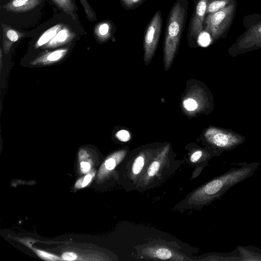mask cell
<instances>
[{
  "instance_id": "obj_1",
  "label": "cell",
  "mask_w": 261,
  "mask_h": 261,
  "mask_svg": "<svg viewBox=\"0 0 261 261\" xmlns=\"http://www.w3.org/2000/svg\"><path fill=\"white\" fill-rule=\"evenodd\" d=\"M260 164L258 162L239 163L238 167H231L194 189L173 209L181 213L188 210H201L213 201L220 200L230 188L252 176Z\"/></svg>"
},
{
  "instance_id": "obj_2",
  "label": "cell",
  "mask_w": 261,
  "mask_h": 261,
  "mask_svg": "<svg viewBox=\"0 0 261 261\" xmlns=\"http://www.w3.org/2000/svg\"><path fill=\"white\" fill-rule=\"evenodd\" d=\"M170 152V144L153 151L144 165L136 191L143 192L161 185L180 167L182 162L175 161Z\"/></svg>"
},
{
  "instance_id": "obj_3",
  "label": "cell",
  "mask_w": 261,
  "mask_h": 261,
  "mask_svg": "<svg viewBox=\"0 0 261 261\" xmlns=\"http://www.w3.org/2000/svg\"><path fill=\"white\" fill-rule=\"evenodd\" d=\"M188 0H177L168 15L164 43L165 70L169 69L177 51L187 16Z\"/></svg>"
},
{
  "instance_id": "obj_4",
  "label": "cell",
  "mask_w": 261,
  "mask_h": 261,
  "mask_svg": "<svg viewBox=\"0 0 261 261\" xmlns=\"http://www.w3.org/2000/svg\"><path fill=\"white\" fill-rule=\"evenodd\" d=\"M203 138L210 148L221 154L235 149L246 141L242 135L229 129L216 126L207 128Z\"/></svg>"
},
{
  "instance_id": "obj_5",
  "label": "cell",
  "mask_w": 261,
  "mask_h": 261,
  "mask_svg": "<svg viewBox=\"0 0 261 261\" xmlns=\"http://www.w3.org/2000/svg\"><path fill=\"white\" fill-rule=\"evenodd\" d=\"M138 256L142 258L165 260H193L179 251L174 245L166 242L153 241L135 247Z\"/></svg>"
},
{
  "instance_id": "obj_6",
  "label": "cell",
  "mask_w": 261,
  "mask_h": 261,
  "mask_svg": "<svg viewBox=\"0 0 261 261\" xmlns=\"http://www.w3.org/2000/svg\"><path fill=\"white\" fill-rule=\"evenodd\" d=\"M235 4L232 2L223 9L207 14L204 20V29L213 40L219 39L230 25L234 14Z\"/></svg>"
},
{
  "instance_id": "obj_7",
  "label": "cell",
  "mask_w": 261,
  "mask_h": 261,
  "mask_svg": "<svg viewBox=\"0 0 261 261\" xmlns=\"http://www.w3.org/2000/svg\"><path fill=\"white\" fill-rule=\"evenodd\" d=\"M162 27L161 12L157 11L146 28L144 39V61L148 64L155 53Z\"/></svg>"
},
{
  "instance_id": "obj_8",
  "label": "cell",
  "mask_w": 261,
  "mask_h": 261,
  "mask_svg": "<svg viewBox=\"0 0 261 261\" xmlns=\"http://www.w3.org/2000/svg\"><path fill=\"white\" fill-rule=\"evenodd\" d=\"M261 48V22L251 27L228 49L231 57Z\"/></svg>"
},
{
  "instance_id": "obj_9",
  "label": "cell",
  "mask_w": 261,
  "mask_h": 261,
  "mask_svg": "<svg viewBox=\"0 0 261 261\" xmlns=\"http://www.w3.org/2000/svg\"><path fill=\"white\" fill-rule=\"evenodd\" d=\"M221 154L211 148L207 149L198 148L192 151L189 157L188 163L195 167L192 174L193 178L198 176L203 168L208 164L210 160Z\"/></svg>"
},
{
  "instance_id": "obj_10",
  "label": "cell",
  "mask_w": 261,
  "mask_h": 261,
  "mask_svg": "<svg viewBox=\"0 0 261 261\" xmlns=\"http://www.w3.org/2000/svg\"><path fill=\"white\" fill-rule=\"evenodd\" d=\"M128 153L127 149H121L117 150L105 160L102 164L98 174L99 179H103L115 172V170L116 167L124 160Z\"/></svg>"
},
{
  "instance_id": "obj_11",
  "label": "cell",
  "mask_w": 261,
  "mask_h": 261,
  "mask_svg": "<svg viewBox=\"0 0 261 261\" xmlns=\"http://www.w3.org/2000/svg\"><path fill=\"white\" fill-rule=\"evenodd\" d=\"M208 0H198L189 25V36L196 39L203 30Z\"/></svg>"
},
{
  "instance_id": "obj_12",
  "label": "cell",
  "mask_w": 261,
  "mask_h": 261,
  "mask_svg": "<svg viewBox=\"0 0 261 261\" xmlns=\"http://www.w3.org/2000/svg\"><path fill=\"white\" fill-rule=\"evenodd\" d=\"M42 0H11L3 6V8L10 12L21 13L30 11L41 2Z\"/></svg>"
},
{
  "instance_id": "obj_13",
  "label": "cell",
  "mask_w": 261,
  "mask_h": 261,
  "mask_svg": "<svg viewBox=\"0 0 261 261\" xmlns=\"http://www.w3.org/2000/svg\"><path fill=\"white\" fill-rule=\"evenodd\" d=\"M67 48H62L42 55L30 62L32 65H46L58 62L67 54Z\"/></svg>"
},
{
  "instance_id": "obj_14",
  "label": "cell",
  "mask_w": 261,
  "mask_h": 261,
  "mask_svg": "<svg viewBox=\"0 0 261 261\" xmlns=\"http://www.w3.org/2000/svg\"><path fill=\"white\" fill-rule=\"evenodd\" d=\"M201 260L212 261H241V256L238 249L228 253L211 252L203 255L199 259Z\"/></svg>"
},
{
  "instance_id": "obj_15",
  "label": "cell",
  "mask_w": 261,
  "mask_h": 261,
  "mask_svg": "<svg viewBox=\"0 0 261 261\" xmlns=\"http://www.w3.org/2000/svg\"><path fill=\"white\" fill-rule=\"evenodd\" d=\"M3 31V46L6 54L9 53L12 44L25 34L17 31L9 26L2 24Z\"/></svg>"
},
{
  "instance_id": "obj_16",
  "label": "cell",
  "mask_w": 261,
  "mask_h": 261,
  "mask_svg": "<svg viewBox=\"0 0 261 261\" xmlns=\"http://www.w3.org/2000/svg\"><path fill=\"white\" fill-rule=\"evenodd\" d=\"M74 34L66 27L61 29L57 35L47 44L45 48H55L69 42L74 37Z\"/></svg>"
},
{
  "instance_id": "obj_17",
  "label": "cell",
  "mask_w": 261,
  "mask_h": 261,
  "mask_svg": "<svg viewBox=\"0 0 261 261\" xmlns=\"http://www.w3.org/2000/svg\"><path fill=\"white\" fill-rule=\"evenodd\" d=\"M241 261H261V249L253 246H238L237 247Z\"/></svg>"
},
{
  "instance_id": "obj_18",
  "label": "cell",
  "mask_w": 261,
  "mask_h": 261,
  "mask_svg": "<svg viewBox=\"0 0 261 261\" xmlns=\"http://www.w3.org/2000/svg\"><path fill=\"white\" fill-rule=\"evenodd\" d=\"M62 27V24H58L44 32L36 42L35 48H38L47 44L57 35Z\"/></svg>"
},
{
  "instance_id": "obj_19",
  "label": "cell",
  "mask_w": 261,
  "mask_h": 261,
  "mask_svg": "<svg viewBox=\"0 0 261 261\" xmlns=\"http://www.w3.org/2000/svg\"><path fill=\"white\" fill-rule=\"evenodd\" d=\"M111 25L107 22L98 24L95 29V33L98 39L101 42L108 39L111 35Z\"/></svg>"
},
{
  "instance_id": "obj_20",
  "label": "cell",
  "mask_w": 261,
  "mask_h": 261,
  "mask_svg": "<svg viewBox=\"0 0 261 261\" xmlns=\"http://www.w3.org/2000/svg\"><path fill=\"white\" fill-rule=\"evenodd\" d=\"M231 0H208L206 14L217 12L230 4Z\"/></svg>"
},
{
  "instance_id": "obj_21",
  "label": "cell",
  "mask_w": 261,
  "mask_h": 261,
  "mask_svg": "<svg viewBox=\"0 0 261 261\" xmlns=\"http://www.w3.org/2000/svg\"><path fill=\"white\" fill-rule=\"evenodd\" d=\"M60 9L68 14H72L75 10L72 0H52Z\"/></svg>"
},
{
  "instance_id": "obj_22",
  "label": "cell",
  "mask_w": 261,
  "mask_h": 261,
  "mask_svg": "<svg viewBox=\"0 0 261 261\" xmlns=\"http://www.w3.org/2000/svg\"><path fill=\"white\" fill-rule=\"evenodd\" d=\"M145 0H121L125 9H134L141 4Z\"/></svg>"
},
{
  "instance_id": "obj_23",
  "label": "cell",
  "mask_w": 261,
  "mask_h": 261,
  "mask_svg": "<svg viewBox=\"0 0 261 261\" xmlns=\"http://www.w3.org/2000/svg\"><path fill=\"white\" fill-rule=\"evenodd\" d=\"M183 106L187 111H193L198 108V105L194 99L187 98L183 101Z\"/></svg>"
},
{
  "instance_id": "obj_24",
  "label": "cell",
  "mask_w": 261,
  "mask_h": 261,
  "mask_svg": "<svg viewBox=\"0 0 261 261\" xmlns=\"http://www.w3.org/2000/svg\"><path fill=\"white\" fill-rule=\"evenodd\" d=\"M35 251L36 253L38 255V256L45 260H57L62 259L54 254L47 253L45 251H43L42 250L36 249Z\"/></svg>"
},
{
  "instance_id": "obj_25",
  "label": "cell",
  "mask_w": 261,
  "mask_h": 261,
  "mask_svg": "<svg viewBox=\"0 0 261 261\" xmlns=\"http://www.w3.org/2000/svg\"><path fill=\"white\" fill-rule=\"evenodd\" d=\"M92 175L91 174H88L85 177L79 179L75 183L76 188H81L86 187L91 180Z\"/></svg>"
},
{
  "instance_id": "obj_26",
  "label": "cell",
  "mask_w": 261,
  "mask_h": 261,
  "mask_svg": "<svg viewBox=\"0 0 261 261\" xmlns=\"http://www.w3.org/2000/svg\"><path fill=\"white\" fill-rule=\"evenodd\" d=\"M115 136L118 140L123 142L128 141L131 137L129 133L125 129H121L117 132Z\"/></svg>"
},
{
  "instance_id": "obj_27",
  "label": "cell",
  "mask_w": 261,
  "mask_h": 261,
  "mask_svg": "<svg viewBox=\"0 0 261 261\" xmlns=\"http://www.w3.org/2000/svg\"><path fill=\"white\" fill-rule=\"evenodd\" d=\"M83 5L85 12L89 19H92L94 17L93 11L91 10L87 0H80Z\"/></svg>"
},
{
  "instance_id": "obj_28",
  "label": "cell",
  "mask_w": 261,
  "mask_h": 261,
  "mask_svg": "<svg viewBox=\"0 0 261 261\" xmlns=\"http://www.w3.org/2000/svg\"><path fill=\"white\" fill-rule=\"evenodd\" d=\"M81 172L86 173L89 172L91 169V164L89 161H84L83 159L79 160Z\"/></svg>"
},
{
  "instance_id": "obj_29",
  "label": "cell",
  "mask_w": 261,
  "mask_h": 261,
  "mask_svg": "<svg viewBox=\"0 0 261 261\" xmlns=\"http://www.w3.org/2000/svg\"><path fill=\"white\" fill-rule=\"evenodd\" d=\"M61 258L66 260H74L77 258V255L74 252H66L62 254Z\"/></svg>"
}]
</instances>
